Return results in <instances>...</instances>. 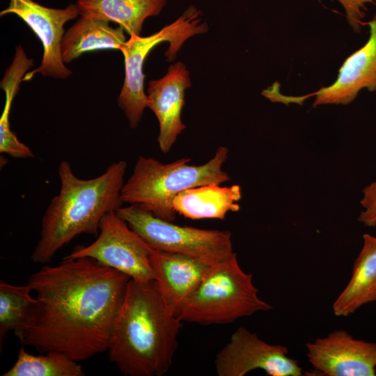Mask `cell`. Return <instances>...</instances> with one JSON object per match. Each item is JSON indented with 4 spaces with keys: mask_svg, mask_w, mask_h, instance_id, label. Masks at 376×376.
I'll return each mask as SVG.
<instances>
[{
    "mask_svg": "<svg viewBox=\"0 0 376 376\" xmlns=\"http://www.w3.org/2000/svg\"><path fill=\"white\" fill-rule=\"evenodd\" d=\"M130 279L86 257L44 266L28 279L37 303L15 336L22 345L79 362L103 353Z\"/></svg>",
    "mask_w": 376,
    "mask_h": 376,
    "instance_id": "1",
    "label": "cell"
},
{
    "mask_svg": "<svg viewBox=\"0 0 376 376\" xmlns=\"http://www.w3.org/2000/svg\"><path fill=\"white\" fill-rule=\"evenodd\" d=\"M182 321L154 280L130 279L114 320L107 352L126 376H162L171 366Z\"/></svg>",
    "mask_w": 376,
    "mask_h": 376,
    "instance_id": "2",
    "label": "cell"
},
{
    "mask_svg": "<svg viewBox=\"0 0 376 376\" xmlns=\"http://www.w3.org/2000/svg\"><path fill=\"white\" fill-rule=\"evenodd\" d=\"M127 162H113L101 175L78 178L65 160L60 162L58 194L50 201L41 221L39 240L31 255L36 264L49 263L56 253L81 234L97 236L103 217L123 206L121 190Z\"/></svg>",
    "mask_w": 376,
    "mask_h": 376,
    "instance_id": "3",
    "label": "cell"
},
{
    "mask_svg": "<svg viewBox=\"0 0 376 376\" xmlns=\"http://www.w3.org/2000/svg\"><path fill=\"white\" fill-rule=\"evenodd\" d=\"M228 154V148L220 146L212 159L199 166L189 164L191 159L188 158L163 164L152 157L139 156L132 175L123 186L121 199L129 205H138L162 219L174 221L176 212L173 201L179 193L230 180L222 168Z\"/></svg>",
    "mask_w": 376,
    "mask_h": 376,
    "instance_id": "4",
    "label": "cell"
},
{
    "mask_svg": "<svg viewBox=\"0 0 376 376\" xmlns=\"http://www.w3.org/2000/svg\"><path fill=\"white\" fill-rule=\"evenodd\" d=\"M253 275L244 272L237 255L215 265L181 310L182 322L224 324L272 306L258 295Z\"/></svg>",
    "mask_w": 376,
    "mask_h": 376,
    "instance_id": "5",
    "label": "cell"
},
{
    "mask_svg": "<svg viewBox=\"0 0 376 376\" xmlns=\"http://www.w3.org/2000/svg\"><path fill=\"white\" fill-rule=\"evenodd\" d=\"M201 11L191 5L180 17L160 31L144 37L132 34L120 47L124 56L125 79L117 102L131 128L139 125L148 107L143 72L146 58L155 46L168 42L165 56L168 61H173L187 39L208 30L206 23L201 22Z\"/></svg>",
    "mask_w": 376,
    "mask_h": 376,
    "instance_id": "6",
    "label": "cell"
},
{
    "mask_svg": "<svg viewBox=\"0 0 376 376\" xmlns=\"http://www.w3.org/2000/svg\"><path fill=\"white\" fill-rule=\"evenodd\" d=\"M116 213L154 249L192 256L212 265L236 255L228 230L179 226L134 204L122 206Z\"/></svg>",
    "mask_w": 376,
    "mask_h": 376,
    "instance_id": "7",
    "label": "cell"
},
{
    "mask_svg": "<svg viewBox=\"0 0 376 376\" xmlns=\"http://www.w3.org/2000/svg\"><path fill=\"white\" fill-rule=\"evenodd\" d=\"M153 249L116 212L107 214L97 239L78 245L65 258H90L138 281L154 280L150 256Z\"/></svg>",
    "mask_w": 376,
    "mask_h": 376,
    "instance_id": "8",
    "label": "cell"
},
{
    "mask_svg": "<svg viewBox=\"0 0 376 376\" xmlns=\"http://www.w3.org/2000/svg\"><path fill=\"white\" fill-rule=\"evenodd\" d=\"M8 14L22 19L40 39L43 47L40 65L28 72L23 81L31 80L36 73L57 79L71 75V70L62 58L61 43L64 25L80 15L76 3H70L65 8H52L33 0H9L8 6L1 11L0 15Z\"/></svg>",
    "mask_w": 376,
    "mask_h": 376,
    "instance_id": "9",
    "label": "cell"
},
{
    "mask_svg": "<svg viewBox=\"0 0 376 376\" xmlns=\"http://www.w3.org/2000/svg\"><path fill=\"white\" fill-rule=\"evenodd\" d=\"M288 352L286 347L269 344L241 327L216 355V373L219 376H244L261 369L271 376H301L298 361Z\"/></svg>",
    "mask_w": 376,
    "mask_h": 376,
    "instance_id": "10",
    "label": "cell"
},
{
    "mask_svg": "<svg viewBox=\"0 0 376 376\" xmlns=\"http://www.w3.org/2000/svg\"><path fill=\"white\" fill-rule=\"evenodd\" d=\"M308 362L320 375L375 376L376 343L354 339L343 329L306 343Z\"/></svg>",
    "mask_w": 376,
    "mask_h": 376,
    "instance_id": "11",
    "label": "cell"
},
{
    "mask_svg": "<svg viewBox=\"0 0 376 376\" xmlns=\"http://www.w3.org/2000/svg\"><path fill=\"white\" fill-rule=\"evenodd\" d=\"M370 36L366 43L349 56L340 67L336 80L330 86L302 97L283 95L282 102L301 104L310 96H315L313 107L324 104L346 105L352 102L359 91L366 88L376 91V15L367 22Z\"/></svg>",
    "mask_w": 376,
    "mask_h": 376,
    "instance_id": "12",
    "label": "cell"
},
{
    "mask_svg": "<svg viewBox=\"0 0 376 376\" xmlns=\"http://www.w3.org/2000/svg\"><path fill=\"white\" fill-rule=\"evenodd\" d=\"M150 262L154 281L165 301L178 317L215 265L192 256L154 249Z\"/></svg>",
    "mask_w": 376,
    "mask_h": 376,
    "instance_id": "13",
    "label": "cell"
},
{
    "mask_svg": "<svg viewBox=\"0 0 376 376\" xmlns=\"http://www.w3.org/2000/svg\"><path fill=\"white\" fill-rule=\"evenodd\" d=\"M190 86L189 72L182 62L171 65L163 77L149 82L147 107L158 120L157 142L164 153L171 149L178 136L186 128L181 120V112L185 91Z\"/></svg>",
    "mask_w": 376,
    "mask_h": 376,
    "instance_id": "14",
    "label": "cell"
},
{
    "mask_svg": "<svg viewBox=\"0 0 376 376\" xmlns=\"http://www.w3.org/2000/svg\"><path fill=\"white\" fill-rule=\"evenodd\" d=\"M242 197L238 185L221 187L209 184L187 189L173 201L174 211L191 219H218L223 220L228 212H237V202Z\"/></svg>",
    "mask_w": 376,
    "mask_h": 376,
    "instance_id": "15",
    "label": "cell"
},
{
    "mask_svg": "<svg viewBox=\"0 0 376 376\" xmlns=\"http://www.w3.org/2000/svg\"><path fill=\"white\" fill-rule=\"evenodd\" d=\"M363 246L354 261L349 283L333 304L336 316L346 317L376 301V237L364 234Z\"/></svg>",
    "mask_w": 376,
    "mask_h": 376,
    "instance_id": "16",
    "label": "cell"
},
{
    "mask_svg": "<svg viewBox=\"0 0 376 376\" xmlns=\"http://www.w3.org/2000/svg\"><path fill=\"white\" fill-rule=\"evenodd\" d=\"M124 31L121 26H111L109 22L81 15L64 33L61 43L63 61L67 63L95 50H120L127 40Z\"/></svg>",
    "mask_w": 376,
    "mask_h": 376,
    "instance_id": "17",
    "label": "cell"
},
{
    "mask_svg": "<svg viewBox=\"0 0 376 376\" xmlns=\"http://www.w3.org/2000/svg\"><path fill=\"white\" fill-rule=\"evenodd\" d=\"M167 0H76L80 15L111 22L140 36L146 18L158 15Z\"/></svg>",
    "mask_w": 376,
    "mask_h": 376,
    "instance_id": "18",
    "label": "cell"
},
{
    "mask_svg": "<svg viewBox=\"0 0 376 376\" xmlns=\"http://www.w3.org/2000/svg\"><path fill=\"white\" fill-rule=\"evenodd\" d=\"M31 287L0 281V347L7 334L16 335L27 324L37 303Z\"/></svg>",
    "mask_w": 376,
    "mask_h": 376,
    "instance_id": "19",
    "label": "cell"
},
{
    "mask_svg": "<svg viewBox=\"0 0 376 376\" xmlns=\"http://www.w3.org/2000/svg\"><path fill=\"white\" fill-rule=\"evenodd\" d=\"M79 361L58 352L33 355L23 346L19 350L14 365L2 376H83Z\"/></svg>",
    "mask_w": 376,
    "mask_h": 376,
    "instance_id": "20",
    "label": "cell"
},
{
    "mask_svg": "<svg viewBox=\"0 0 376 376\" xmlns=\"http://www.w3.org/2000/svg\"><path fill=\"white\" fill-rule=\"evenodd\" d=\"M22 77L15 72L4 75L1 81V88L5 92L6 99L0 118V152L15 158H29L34 156L32 150L21 142L11 130L9 116L13 100L19 89Z\"/></svg>",
    "mask_w": 376,
    "mask_h": 376,
    "instance_id": "21",
    "label": "cell"
},
{
    "mask_svg": "<svg viewBox=\"0 0 376 376\" xmlns=\"http://www.w3.org/2000/svg\"><path fill=\"white\" fill-rule=\"evenodd\" d=\"M343 6L350 26L356 33H359L361 28L367 24L363 21L367 10L366 5L376 3V0H337Z\"/></svg>",
    "mask_w": 376,
    "mask_h": 376,
    "instance_id": "22",
    "label": "cell"
},
{
    "mask_svg": "<svg viewBox=\"0 0 376 376\" xmlns=\"http://www.w3.org/2000/svg\"><path fill=\"white\" fill-rule=\"evenodd\" d=\"M363 197L361 204L364 208L361 212L358 221L366 226H376V182H372L363 191Z\"/></svg>",
    "mask_w": 376,
    "mask_h": 376,
    "instance_id": "23",
    "label": "cell"
}]
</instances>
